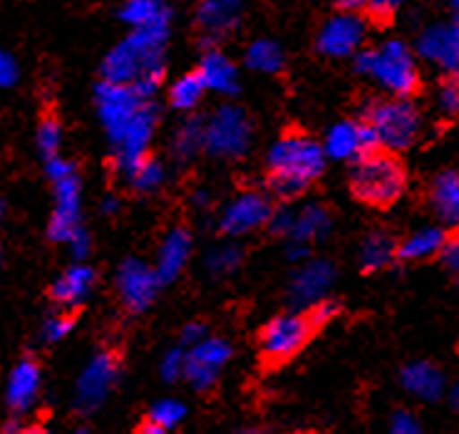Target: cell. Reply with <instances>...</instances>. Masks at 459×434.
<instances>
[{"instance_id": "obj_22", "label": "cell", "mask_w": 459, "mask_h": 434, "mask_svg": "<svg viewBox=\"0 0 459 434\" xmlns=\"http://www.w3.org/2000/svg\"><path fill=\"white\" fill-rule=\"evenodd\" d=\"M189 256H192V233L182 229V226L171 229L164 236V241H161L160 254H157V265H154L161 283H169V281H174L177 275L182 273Z\"/></svg>"}, {"instance_id": "obj_18", "label": "cell", "mask_w": 459, "mask_h": 434, "mask_svg": "<svg viewBox=\"0 0 459 434\" xmlns=\"http://www.w3.org/2000/svg\"><path fill=\"white\" fill-rule=\"evenodd\" d=\"M333 278H335V268L321 258L299 265V271L290 278V303L299 308H313L316 303H321L331 291Z\"/></svg>"}, {"instance_id": "obj_12", "label": "cell", "mask_w": 459, "mask_h": 434, "mask_svg": "<svg viewBox=\"0 0 459 434\" xmlns=\"http://www.w3.org/2000/svg\"><path fill=\"white\" fill-rule=\"evenodd\" d=\"M157 119H160L157 107L147 102L139 109V115L132 119V125L125 129V135L115 142V164L122 171V177L134 169L139 161L147 160L152 137H154V129H157Z\"/></svg>"}, {"instance_id": "obj_47", "label": "cell", "mask_w": 459, "mask_h": 434, "mask_svg": "<svg viewBox=\"0 0 459 434\" xmlns=\"http://www.w3.org/2000/svg\"><path fill=\"white\" fill-rule=\"evenodd\" d=\"M206 338H209V335H206V326H204V323H189V326L182 330L184 348H196V345H202Z\"/></svg>"}, {"instance_id": "obj_35", "label": "cell", "mask_w": 459, "mask_h": 434, "mask_svg": "<svg viewBox=\"0 0 459 434\" xmlns=\"http://www.w3.org/2000/svg\"><path fill=\"white\" fill-rule=\"evenodd\" d=\"M35 142H38V149L40 154L48 160H55L60 157V144H63V127L55 117H45L43 122L38 125V132H35Z\"/></svg>"}, {"instance_id": "obj_58", "label": "cell", "mask_w": 459, "mask_h": 434, "mask_svg": "<svg viewBox=\"0 0 459 434\" xmlns=\"http://www.w3.org/2000/svg\"><path fill=\"white\" fill-rule=\"evenodd\" d=\"M238 434H258V432H254V430H244V432H238Z\"/></svg>"}, {"instance_id": "obj_41", "label": "cell", "mask_w": 459, "mask_h": 434, "mask_svg": "<svg viewBox=\"0 0 459 434\" xmlns=\"http://www.w3.org/2000/svg\"><path fill=\"white\" fill-rule=\"evenodd\" d=\"M338 316V303H333V300H321V303H316L313 308H308V313H306V318L313 328H318V326H325V323H331L333 318Z\"/></svg>"}, {"instance_id": "obj_40", "label": "cell", "mask_w": 459, "mask_h": 434, "mask_svg": "<svg viewBox=\"0 0 459 434\" xmlns=\"http://www.w3.org/2000/svg\"><path fill=\"white\" fill-rule=\"evenodd\" d=\"M18 80H21L18 60H15L8 50L0 48V90H8V87L15 85Z\"/></svg>"}, {"instance_id": "obj_13", "label": "cell", "mask_w": 459, "mask_h": 434, "mask_svg": "<svg viewBox=\"0 0 459 434\" xmlns=\"http://www.w3.org/2000/svg\"><path fill=\"white\" fill-rule=\"evenodd\" d=\"M380 149L377 144V137L370 129V125H360V122H338L328 129L325 135V144H323V152L325 157L338 161H358L370 157Z\"/></svg>"}, {"instance_id": "obj_17", "label": "cell", "mask_w": 459, "mask_h": 434, "mask_svg": "<svg viewBox=\"0 0 459 434\" xmlns=\"http://www.w3.org/2000/svg\"><path fill=\"white\" fill-rule=\"evenodd\" d=\"M231 358V345L221 338H206L202 345H196L186 352V370L184 378L192 382L194 390H209L219 372Z\"/></svg>"}, {"instance_id": "obj_27", "label": "cell", "mask_w": 459, "mask_h": 434, "mask_svg": "<svg viewBox=\"0 0 459 434\" xmlns=\"http://www.w3.org/2000/svg\"><path fill=\"white\" fill-rule=\"evenodd\" d=\"M119 18L134 30H152V28H169L171 11L160 0H129L122 5Z\"/></svg>"}, {"instance_id": "obj_50", "label": "cell", "mask_w": 459, "mask_h": 434, "mask_svg": "<svg viewBox=\"0 0 459 434\" xmlns=\"http://www.w3.org/2000/svg\"><path fill=\"white\" fill-rule=\"evenodd\" d=\"M338 8H341V13H358L365 11V3L363 0H341Z\"/></svg>"}, {"instance_id": "obj_43", "label": "cell", "mask_w": 459, "mask_h": 434, "mask_svg": "<svg viewBox=\"0 0 459 434\" xmlns=\"http://www.w3.org/2000/svg\"><path fill=\"white\" fill-rule=\"evenodd\" d=\"M67 246H70V254H73V258H75V264H85L87 254H90V246H92V241H90V233L80 226V229L73 233V239L67 241Z\"/></svg>"}, {"instance_id": "obj_24", "label": "cell", "mask_w": 459, "mask_h": 434, "mask_svg": "<svg viewBox=\"0 0 459 434\" xmlns=\"http://www.w3.org/2000/svg\"><path fill=\"white\" fill-rule=\"evenodd\" d=\"M196 22L209 40L229 35L241 22V3H236V0H206L196 11Z\"/></svg>"}, {"instance_id": "obj_36", "label": "cell", "mask_w": 459, "mask_h": 434, "mask_svg": "<svg viewBox=\"0 0 459 434\" xmlns=\"http://www.w3.org/2000/svg\"><path fill=\"white\" fill-rule=\"evenodd\" d=\"M184 417H186V407H184L179 400H160V403L152 407L150 420L152 422L161 424L164 430H174L177 424L182 422Z\"/></svg>"}, {"instance_id": "obj_52", "label": "cell", "mask_w": 459, "mask_h": 434, "mask_svg": "<svg viewBox=\"0 0 459 434\" xmlns=\"http://www.w3.org/2000/svg\"><path fill=\"white\" fill-rule=\"evenodd\" d=\"M117 209H119V202L115 199V196H105V199H102V212L105 213H117Z\"/></svg>"}, {"instance_id": "obj_5", "label": "cell", "mask_w": 459, "mask_h": 434, "mask_svg": "<svg viewBox=\"0 0 459 434\" xmlns=\"http://www.w3.org/2000/svg\"><path fill=\"white\" fill-rule=\"evenodd\" d=\"M365 125H370L380 147L387 152H403L412 147L420 137L422 117L410 100L390 97L368 107Z\"/></svg>"}, {"instance_id": "obj_7", "label": "cell", "mask_w": 459, "mask_h": 434, "mask_svg": "<svg viewBox=\"0 0 459 434\" xmlns=\"http://www.w3.org/2000/svg\"><path fill=\"white\" fill-rule=\"evenodd\" d=\"M97 117L102 122V127L112 139V144L117 142L125 129L132 125V119L139 115V109L147 105L142 97L125 85H112V82H100L95 90Z\"/></svg>"}, {"instance_id": "obj_34", "label": "cell", "mask_w": 459, "mask_h": 434, "mask_svg": "<svg viewBox=\"0 0 459 434\" xmlns=\"http://www.w3.org/2000/svg\"><path fill=\"white\" fill-rule=\"evenodd\" d=\"M244 261V251H241V246L236 244H219L214 246L209 254H206V268H209V273L214 275H229L234 273L236 268L241 265Z\"/></svg>"}, {"instance_id": "obj_48", "label": "cell", "mask_w": 459, "mask_h": 434, "mask_svg": "<svg viewBox=\"0 0 459 434\" xmlns=\"http://www.w3.org/2000/svg\"><path fill=\"white\" fill-rule=\"evenodd\" d=\"M442 261L447 265L452 273H457L459 278V239H452L447 246H445V251H442Z\"/></svg>"}, {"instance_id": "obj_20", "label": "cell", "mask_w": 459, "mask_h": 434, "mask_svg": "<svg viewBox=\"0 0 459 434\" xmlns=\"http://www.w3.org/2000/svg\"><path fill=\"white\" fill-rule=\"evenodd\" d=\"M199 77H202L206 92H216V95H236L238 92V70L231 63V57L224 55L216 48H209L202 55L199 63Z\"/></svg>"}, {"instance_id": "obj_15", "label": "cell", "mask_w": 459, "mask_h": 434, "mask_svg": "<svg viewBox=\"0 0 459 434\" xmlns=\"http://www.w3.org/2000/svg\"><path fill=\"white\" fill-rule=\"evenodd\" d=\"M365 25L363 15L358 13H335L333 18L323 22L321 32H318V50L328 57H348V55L358 53V48L363 45Z\"/></svg>"}, {"instance_id": "obj_4", "label": "cell", "mask_w": 459, "mask_h": 434, "mask_svg": "<svg viewBox=\"0 0 459 434\" xmlns=\"http://www.w3.org/2000/svg\"><path fill=\"white\" fill-rule=\"evenodd\" d=\"M351 184L360 202L387 206L403 196L407 187V171L393 154L375 152L355 164Z\"/></svg>"}, {"instance_id": "obj_60", "label": "cell", "mask_w": 459, "mask_h": 434, "mask_svg": "<svg viewBox=\"0 0 459 434\" xmlns=\"http://www.w3.org/2000/svg\"><path fill=\"white\" fill-rule=\"evenodd\" d=\"M5 434H18V432H15V430H13V427H11V430H8V432H5Z\"/></svg>"}, {"instance_id": "obj_26", "label": "cell", "mask_w": 459, "mask_h": 434, "mask_svg": "<svg viewBox=\"0 0 459 434\" xmlns=\"http://www.w3.org/2000/svg\"><path fill=\"white\" fill-rule=\"evenodd\" d=\"M447 244L449 239L445 226H422L397 246V256L403 261H428V258L442 256Z\"/></svg>"}, {"instance_id": "obj_39", "label": "cell", "mask_w": 459, "mask_h": 434, "mask_svg": "<svg viewBox=\"0 0 459 434\" xmlns=\"http://www.w3.org/2000/svg\"><path fill=\"white\" fill-rule=\"evenodd\" d=\"M184 370H186V355H184V350H169L164 355V360H161V375H164V380H177V378H182Z\"/></svg>"}, {"instance_id": "obj_1", "label": "cell", "mask_w": 459, "mask_h": 434, "mask_svg": "<svg viewBox=\"0 0 459 434\" xmlns=\"http://www.w3.org/2000/svg\"><path fill=\"white\" fill-rule=\"evenodd\" d=\"M169 28L134 30L102 60V82L132 87L144 102L160 90L164 77V48Z\"/></svg>"}, {"instance_id": "obj_10", "label": "cell", "mask_w": 459, "mask_h": 434, "mask_svg": "<svg viewBox=\"0 0 459 434\" xmlns=\"http://www.w3.org/2000/svg\"><path fill=\"white\" fill-rule=\"evenodd\" d=\"M273 216V206L268 202L266 194L261 191H241L231 202L226 204L221 219H219V229L226 236H246L254 233L261 226H268Z\"/></svg>"}, {"instance_id": "obj_25", "label": "cell", "mask_w": 459, "mask_h": 434, "mask_svg": "<svg viewBox=\"0 0 459 434\" xmlns=\"http://www.w3.org/2000/svg\"><path fill=\"white\" fill-rule=\"evenodd\" d=\"M95 286V271L87 264H73L53 283V300L63 308H77L85 303L90 291Z\"/></svg>"}, {"instance_id": "obj_28", "label": "cell", "mask_w": 459, "mask_h": 434, "mask_svg": "<svg viewBox=\"0 0 459 434\" xmlns=\"http://www.w3.org/2000/svg\"><path fill=\"white\" fill-rule=\"evenodd\" d=\"M331 231V213L328 209H323L321 204H308L300 212H296V226L290 233V241L296 244H306L318 241L325 233Z\"/></svg>"}, {"instance_id": "obj_31", "label": "cell", "mask_w": 459, "mask_h": 434, "mask_svg": "<svg viewBox=\"0 0 459 434\" xmlns=\"http://www.w3.org/2000/svg\"><path fill=\"white\" fill-rule=\"evenodd\" d=\"M246 65L256 73L273 74L283 67V50L273 40H256L246 50Z\"/></svg>"}, {"instance_id": "obj_21", "label": "cell", "mask_w": 459, "mask_h": 434, "mask_svg": "<svg viewBox=\"0 0 459 434\" xmlns=\"http://www.w3.org/2000/svg\"><path fill=\"white\" fill-rule=\"evenodd\" d=\"M400 382H403V387L412 397L422 400V403H435L447 390V382H445L442 370L428 360H417L405 365L403 375H400Z\"/></svg>"}, {"instance_id": "obj_49", "label": "cell", "mask_w": 459, "mask_h": 434, "mask_svg": "<svg viewBox=\"0 0 459 434\" xmlns=\"http://www.w3.org/2000/svg\"><path fill=\"white\" fill-rule=\"evenodd\" d=\"M310 251H308V246L306 244H296V241H290V246H289V258L290 261H296V264H308L310 258Z\"/></svg>"}, {"instance_id": "obj_23", "label": "cell", "mask_w": 459, "mask_h": 434, "mask_svg": "<svg viewBox=\"0 0 459 434\" xmlns=\"http://www.w3.org/2000/svg\"><path fill=\"white\" fill-rule=\"evenodd\" d=\"M432 212L445 229H459V174L442 171L429 187Z\"/></svg>"}, {"instance_id": "obj_37", "label": "cell", "mask_w": 459, "mask_h": 434, "mask_svg": "<svg viewBox=\"0 0 459 434\" xmlns=\"http://www.w3.org/2000/svg\"><path fill=\"white\" fill-rule=\"evenodd\" d=\"M70 330H73V318L65 313H55V316L45 318L40 335H43L45 343H60L70 335Z\"/></svg>"}, {"instance_id": "obj_38", "label": "cell", "mask_w": 459, "mask_h": 434, "mask_svg": "<svg viewBox=\"0 0 459 434\" xmlns=\"http://www.w3.org/2000/svg\"><path fill=\"white\" fill-rule=\"evenodd\" d=\"M437 107L442 115L455 117L459 115V82L447 80L445 85L437 90Z\"/></svg>"}, {"instance_id": "obj_32", "label": "cell", "mask_w": 459, "mask_h": 434, "mask_svg": "<svg viewBox=\"0 0 459 434\" xmlns=\"http://www.w3.org/2000/svg\"><path fill=\"white\" fill-rule=\"evenodd\" d=\"M204 92H206V87H204L199 73L182 74V77L169 87V102L177 107V109L186 112V109H194V107L202 102Z\"/></svg>"}, {"instance_id": "obj_54", "label": "cell", "mask_w": 459, "mask_h": 434, "mask_svg": "<svg viewBox=\"0 0 459 434\" xmlns=\"http://www.w3.org/2000/svg\"><path fill=\"white\" fill-rule=\"evenodd\" d=\"M452 25H457L459 28V0L452 5Z\"/></svg>"}, {"instance_id": "obj_3", "label": "cell", "mask_w": 459, "mask_h": 434, "mask_svg": "<svg viewBox=\"0 0 459 434\" xmlns=\"http://www.w3.org/2000/svg\"><path fill=\"white\" fill-rule=\"evenodd\" d=\"M355 67L397 100H407L420 87L415 53L403 40H387L377 48L358 53Z\"/></svg>"}, {"instance_id": "obj_8", "label": "cell", "mask_w": 459, "mask_h": 434, "mask_svg": "<svg viewBox=\"0 0 459 434\" xmlns=\"http://www.w3.org/2000/svg\"><path fill=\"white\" fill-rule=\"evenodd\" d=\"M119 362L115 352L102 350L92 360L87 362L85 370L80 372L75 387V407L80 412H95L100 404L108 400L112 385L117 380Z\"/></svg>"}, {"instance_id": "obj_16", "label": "cell", "mask_w": 459, "mask_h": 434, "mask_svg": "<svg viewBox=\"0 0 459 434\" xmlns=\"http://www.w3.org/2000/svg\"><path fill=\"white\" fill-rule=\"evenodd\" d=\"M55 212L50 216L48 233L57 244H67L73 233L80 229V209H82V194H80V177L70 174L65 179L55 181Z\"/></svg>"}, {"instance_id": "obj_59", "label": "cell", "mask_w": 459, "mask_h": 434, "mask_svg": "<svg viewBox=\"0 0 459 434\" xmlns=\"http://www.w3.org/2000/svg\"><path fill=\"white\" fill-rule=\"evenodd\" d=\"M73 434H87V432H85V430H75V432H73Z\"/></svg>"}, {"instance_id": "obj_30", "label": "cell", "mask_w": 459, "mask_h": 434, "mask_svg": "<svg viewBox=\"0 0 459 434\" xmlns=\"http://www.w3.org/2000/svg\"><path fill=\"white\" fill-rule=\"evenodd\" d=\"M202 149H206V132L204 122L199 119H186L182 127L177 129V135L171 139V152L179 161L194 160Z\"/></svg>"}, {"instance_id": "obj_2", "label": "cell", "mask_w": 459, "mask_h": 434, "mask_svg": "<svg viewBox=\"0 0 459 434\" xmlns=\"http://www.w3.org/2000/svg\"><path fill=\"white\" fill-rule=\"evenodd\" d=\"M325 152L316 139L300 132H290L278 139L268 152V184L281 199H293L321 177Z\"/></svg>"}, {"instance_id": "obj_14", "label": "cell", "mask_w": 459, "mask_h": 434, "mask_svg": "<svg viewBox=\"0 0 459 434\" xmlns=\"http://www.w3.org/2000/svg\"><path fill=\"white\" fill-rule=\"evenodd\" d=\"M160 275L157 271L139 258H127L117 271V291L122 303L132 313H142L154 303L160 291Z\"/></svg>"}, {"instance_id": "obj_57", "label": "cell", "mask_w": 459, "mask_h": 434, "mask_svg": "<svg viewBox=\"0 0 459 434\" xmlns=\"http://www.w3.org/2000/svg\"><path fill=\"white\" fill-rule=\"evenodd\" d=\"M3 219H5V204L0 202V221H3Z\"/></svg>"}, {"instance_id": "obj_29", "label": "cell", "mask_w": 459, "mask_h": 434, "mask_svg": "<svg viewBox=\"0 0 459 434\" xmlns=\"http://www.w3.org/2000/svg\"><path fill=\"white\" fill-rule=\"evenodd\" d=\"M397 256L395 241L383 231H373L360 246V265L365 271H380Z\"/></svg>"}, {"instance_id": "obj_44", "label": "cell", "mask_w": 459, "mask_h": 434, "mask_svg": "<svg viewBox=\"0 0 459 434\" xmlns=\"http://www.w3.org/2000/svg\"><path fill=\"white\" fill-rule=\"evenodd\" d=\"M390 434H425L422 432V424L417 422L415 414L410 412H397L390 422Z\"/></svg>"}, {"instance_id": "obj_19", "label": "cell", "mask_w": 459, "mask_h": 434, "mask_svg": "<svg viewBox=\"0 0 459 434\" xmlns=\"http://www.w3.org/2000/svg\"><path fill=\"white\" fill-rule=\"evenodd\" d=\"M40 382H43L40 368L30 358H25L13 368L8 387H5V400H8V407L13 412L22 414L30 410L38 400V395H40Z\"/></svg>"}, {"instance_id": "obj_42", "label": "cell", "mask_w": 459, "mask_h": 434, "mask_svg": "<svg viewBox=\"0 0 459 434\" xmlns=\"http://www.w3.org/2000/svg\"><path fill=\"white\" fill-rule=\"evenodd\" d=\"M293 226H296V212L290 209H273V216L268 221V229L276 233V236H290L293 233Z\"/></svg>"}, {"instance_id": "obj_55", "label": "cell", "mask_w": 459, "mask_h": 434, "mask_svg": "<svg viewBox=\"0 0 459 434\" xmlns=\"http://www.w3.org/2000/svg\"><path fill=\"white\" fill-rule=\"evenodd\" d=\"M452 403H455V407L459 410V380L455 382V387H452Z\"/></svg>"}, {"instance_id": "obj_11", "label": "cell", "mask_w": 459, "mask_h": 434, "mask_svg": "<svg viewBox=\"0 0 459 434\" xmlns=\"http://www.w3.org/2000/svg\"><path fill=\"white\" fill-rule=\"evenodd\" d=\"M417 55L439 67L452 82H459V28L452 22H437L420 32Z\"/></svg>"}, {"instance_id": "obj_6", "label": "cell", "mask_w": 459, "mask_h": 434, "mask_svg": "<svg viewBox=\"0 0 459 434\" xmlns=\"http://www.w3.org/2000/svg\"><path fill=\"white\" fill-rule=\"evenodd\" d=\"M206 152L221 160H238L251 147V122L241 107L224 105L204 125Z\"/></svg>"}, {"instance_id": "obj_45", "label": "cell", "mask_w": 459, "mask_h": 434, "mask_svg": "<svg viewBox=\"0 0 459 434\" xmlns=\"http://www.w3.org/2000/svg\"><path fill=\"white\" fill-rule=\"evenodd\" d=\"M45 174H48V179L60 181L65 177H70V174H75V167H73V161L63 160V157H55V160L45 161Z\"/></svg>"}, {"instance_id": "obj_33", "label": "cell", "mask_w": 459, "mask_h": 434, "mask_svg": "<svg viewBox=\"0 0 459 434\" xmlns=\"http://www.w3.org/2000/svg\"><path fill=\"white\" fill-rule=\"evenodd\" d=\"M125 179L129 181V187L134 191H142V194H150V191L160 189L161 181H164V167H161L157 160L139 161L137 167L125 174Z\"/></svg>"}, {"instance_id": "obj_9", "label": "cell", "mask_w": 459, "mask_h": 434, "mask_svg": "<svg viewBox=\"0 0 459 434\" xmlns=\"http://www.w3.org/2000/svg\"><path fill=\"white\" fill-rule=\"evenodd\" d=\"M313 326L306 316L289 313V316H278L261 330V352L271 362H283L293 358L310 338Z\"/></svg>"}, {"instance_id": "obj_53", "label": "cell", "mask_w": 459, "mask_h": 434, "mask_svg": "<svg viewBox=\"0 0 459 434\" xmlns=\"http://www.w3.org/2000/svg\"><path fill=\"white\" fill-rule=\"evenodd\" d=\"M21 434H53L50 430H45V427H30V430H25Z\"/></svg>"}, {"instance_id": "obj_46", "label": "cell", "mask_w": 459, "mask_h": 434, "mask_svg": "<svg viewBox=\"0 0 459 434\" xmlns=\"http://www.w3.org/2000/svg\"><path fill=\"white\" fill-rule=\"evenodd\" d=\"M397 11V3L395 0H370V3H365V13L368 15H373L375 21H387V18H393Z\"/></svg>"}, {"instance_id": "obj_56", "label": "cell", "mask_w": 459, "mask_h": 434, "mask_svg": "<svg viewBox=\"0 0 459 434\" xmlns=\"http://www.w3.org/2000/svg\"><path fill=\"white\" fill-rule=\"evenodd\" d=\"M209 202V194H206V191H199V194H196V204H206Z\"/></svg>"}, {"instance_id": "obj_51", "label": "cell", "mask_w": 459, "mask_h": 434, "mask_svg": "<svg viewBox=\"0 0 459 434\" xmlns=\"http://www.w3.org/2000/svg\"><path fill=\"white\" fill-rule=\"evenodd\" d=\"M139 434H169V430H164L161 424L147 420V422L139 427Z\"/></svg>"}]
</instances>
